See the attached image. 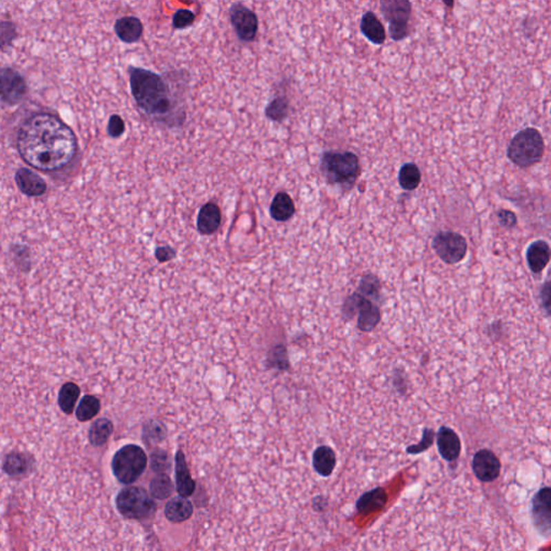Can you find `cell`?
<instances>
[{
    "mask_svg": "<svg viewBox=\"0 0 551 551\" xmlns=\"http://www.w3.org/2000/svg\"><path fill=\"white\" fill-rule=\"evenodd\" d=\"M361 32L364 34V37L368 38L372 43L376 46H381L385 43L387 39L385 26L380 22L377 15L372 11L363 14L360 24Z\"/></svg>",
    "mask_w": 551,
    "mask_h": 551,
    "instance_id": "ffe728a7",
    "label": "cell"
},
{
    "mask_svg": "<svg viewBox=\"0 0 551 551\" xmlns=\"http://www.w3.org/2000/svg\"><path fill=\"white\" fill-rule=\"evenodd\" d=\"M265 115L268 120L282 122L289 115V101L284 97H276L265 108Z\"/></svg>",
    "mask_w": 551,
    "mask_h": 551,
    "instance_id": "4dcf8cb0",
    "label": "cell"
},
{
    "mask_svg": "<svg viewBox=\"0 0 551 551\" xmlns=\"http://www.w3.org/2000/svg\"><path fill=\"white\" fill-rule=\"evenodd\" d=\"M15 182L21 192L28 197H40L47 190V183L41 177L28 168L17 170Z\"/></svg>",
    "mask_w": 551,
    "mask_h": 551,
    "instance_id": "9a60e30c",
    "label": "cell"
},
{
    "mask_svg": "<svg viewBox=\"0 0 551 551\" xmlns=\"http://www.w3.org/2000/svg\"><path fill=\"white\" fill-rule=\"evenodd\" d=\"M437 448L441 458L449 462L456 461L461 453V441L458 434L448 426H441L437 432Z\"/></svg>",
    "mask_w": 551,
    "mask_h": 551,
    "instance_id": "5bb4252c",
    "label": "cell"
},
{
    "mask_svg": "<svg viewBox=\"0 0 551 551\" xmlns=\"http://www.w3.org/2000/svg\"><path fill=\"white\" fill-rule=\"evenodd\" d=\"M497 217L501 226L504 228H512L517 226V216L512 211L508 210V209H500L497 212Z\"/></svg>",
    "mask_w": 551,
    "mask_h": 551,
    "instance_id": "74e56055",
    "label": "cell"
},
{
    "mask_svg": "<svg viewBox=\"0 0 551 551\" xmlns=\"http://www.w3.org/2000/svg\"><path fill=\"white\" fill-rule=\"evenodd\" d=\"M550 489L541 488L534 495L531 504L532 520L541 534L548 535L550 532Z\"/></svg>",
    "mask_w": 551,
    "mask_h": 551,
    "instance_id": "4fadbf2b",
    "label": "cell"
},
{
    "mask_svg": "<svg viewBox=\"0 0 551 551\" xmlns=\"http://www.w3.org/2000/svg\"><path fill=\"white\" fill-rule=\"evenodd\" d=\"M359 294L370 301H378L379 299L380 293V283L379 280L374 274H368L364 276L359 284L358 292Z\"/></svg>",
    "mask_w": 551,
    "mask_h": 551,
    "instance_id": "1f68e13d",
    "label": "cell"
},
{
    "mask_svg": "<svg viewBox=\"0 0 551 551\" xmlns=\"http://www.w3.org/2000/svg\"><path fill=\"white\" fill-rule=\"evenodd\" d=\"M506 154L510 162L520 168L534 166L544 157V137L537 128H524L510 140Z\"/></svg>",
    "mask_w": 551,
    "mask_h": 551,
    "instance_id": "277c9868",
    "label": "cell"
},
{
    "mask_svg": "<svg viewBox=\"0 0 551 551\" xmlns=\"http://www.w3.org/2000/svg\"><path fill=\"white\" fill-rule=\"evenodd\" d=\"M343 312L349 319L358 312V328L362 332L372 331L379 323L380 310L378 306L359 293H354L345 299Z\"/></svg>",
    "mask_w": 551,
    "mask_h": 551,
    "instance_id": "ba28073f",
    "label": "cell"
},
{
    "mask_svg": "<svg viewBox=\"0 0 551 551\" xmlns=\"http://www.w3.org/2000/svg\"><path fill=\"white\" fill-rule=\"evenodd\" d=\"M79 397H80V388L76 383H74V382L65 383L61 387L59 394V405L61 407V410L65 414H72Z\"/></svg>",
    "mask_w": 551,
    "mask_h": 551,
    "instance_id": "83f0119b",
    "label": "cell"
},
{
    "mask_svg": "<svg viewBox=\"0 0 551 551\" xmlns=\"http://www.w3.org/2000/svg\"><path fill=\"white\" fill-rule=\"evenodd\" d=\"M380 11L389 23V34L394 41H402L410 34L412 5L408 0H381Z\"/></svg>",
    "mask_w": 551,
    "mask_h": 551,
    "instance_id": "52a82bcc",
    "label": "cell"
},
{
    "mask_svg": "<svg viewBox=\"0 0 551 551\" xmlns=\"http://www.w3.org/2000/svg\"><path fill=\"white\" fill-rule=\"evenodd\" d=\"M388 494L383 489H374L363 494L357 503V508L362 514H370L378 512L385 508L387 504Z\"/></svg>",
    "mask_w": 551,
    "mask_h": 551,
    "instance_id": "603a6c76",
    "label": "cell"
},
{
    "mask_svg": "<svg viewBox=\"0 0 551 551\" xmlns=\"http://www.w3.org/2000/svg\"><path fill=\"white\" fill-rule=\"evenodd\" d=\"M176 487L180 497H189L195 491V481L192 478L189 468L186 465V457L181 450L176 453Z\"/></svg>",
    "mask_w": 551,
    "mask_h": 551,
    "instance_id": "ac0fdd59",
    "label": "cell"
},
{
    "mask_svg": "<svg viewBox=\"0 0 551 551\" xmlns=\"http://www.w3.org/2000/svg\"><path fill=\"white\" fill-rule=\"evenodd\" d=\"M17 37V28L11 22L0 23V50H7Z\"/></svg>",
    "mask_w": 551,
    "mask_h": 551,
    "instance_id": "e575fe53",
    "label": "cell"
},
{
    "mask_svg": "<svg viewBox=\"0 0 551 551\" xmlns=\"http://www.w3.org/2000/svg\"><path fill=\"white\" fill-rule=\"evenodd\" d=\"M335 451L328 446H320L314 450L312 457V465L320 476L328 477L333 474L336 468Z\"/></svg>",
    "mask_w": 551,
    "mask_h": 551,
    "instance_id": "7402d4cb",
    "label": "cell"
},
{
    "mask_svg": "<svg viewBox=\"0 0 551 551\" xmlns=\"http://www.w3.org/2000/svg\"><path fill=\"white\" fill-rule=\"evenodd\" d=\"M550 261V247L545 241H537L529 246L527 250V262L530 270L534 274H541Z\"/></svg>",
    "mask_w": 551,
    "mask_h": 551,
    "instance_id": "d6986e66",
    "label": "cell"
},
{
    "mask_svg": "<svg viewBox=\"0 0 551 551\" xmlns=\"http://www.w3.org/2000/svg\"><path fill=\"white\" fill-rule=\"evenodd\" d=\"M174 485L166 474H159L150 483V492L157 500H166L172 495Z\"/></svg>",
    "mask_w": 551,
    "mask_h": 551,
    "instance_id": "f1b7e54d",
    "label": "cell"
},
{
    "mask_svg": "<svg viewBox=\"0 0 551 551\" xmlns=\"http://www.w3.org/2000/svg\"><path fill=\"white\" fill-rule=\"evenodd\" d=\"M114 32L124 43H135L143 34V25L138 17H121L115 22Z\"/></svg>",
    "mask_w": 551,
    "mask_h": 551,
    "instance_id": "e0dca14e",
    "label": "cell"
},
{
    "mask_svg": "<svg viewBox=\"0 0 551 551\" xmlns=\"http://www.w3.org/2000/svg\"><path fill=\"white\" fill-rule=\"evenodd\" d=\"M195 21V14L189 9L177 10L172 17V26L176 30H186L190 28Z\"/></svg>",
    "mask_w": 551,
    "mask_h": 551,
    "instance_id": "836d02e7",
    "label": "cell"
},
{
    "mask_svg": "<svg viewBox=\"0 0 551 551\" xmlns=\"http://www.w3.org/2000/svg\"><path fill=\"white\" fill-rule=\"evenodd\" d=\"M112 432V422L110 420L103 418V419L94 422L93 425L90 429V432H88V439H90L93 446H103V443H107Z\"/></svg>",
    "mask_w": 551,
    "mask_h": 551,
    "instance_id": "4316f807",
    "label": "cell"
},
{
    "mask_svg": "<svg viewBox=\"0 0 551 551\" xmlns=\"http://www.w3.org/2000/svg\"><path fill=\"white\" fill-rule=\"evenodd\" d=\"M155 257H157L159 262H167V261L172 260L176 257V251L172 248L167 247V246L159 247L155 251Z\"/></svg>",
    "mask_w": 551,
    "mask_h": 551,
    "instance_id": "ab89813d",
    "label": "cell"
},
{
    "mask_svg": "<svg viewBox=\"0 0 551 551\" xmlns=\"http://www.w3.org/2000/svg\"><path fill=\"white\" fill-rule=\"evenodd\" d=\"M117 508L128 519H145L155 512L157 504L145 489L128 487L117 497Z\"/></svg>",
    "mask_w": 551,
    "mask_h": 551,
    "instance_id": "8992f818",
    "label": "cell"
},
{
    "mask_svg": "<svg viewBox=\"0 0 551 551\" xmlns=\"http://www.w3.org/2000/svg\"><path fill=\"white\" fill-rule=\"evenodd\" d=\"M24 78L12 68H0V101L9 105L20 103L26 95Z\"/></svg>",
    "mask_w": 551,
    "mask_h": 551,
    "instance_id": "8fae6325",
    "label": "cell"
},
{
    "mask_svg": "<svg viewBox=\"0 0 551 551\" xmlns=\"http://www.w3.org/2000/svg\"><path fill=\"white\" fill-rule=\"evenodd\" d=\"M432 247L439 259L447 264L460 263L468 252L465 238L451 230H443L437 233L433 238Z\"/></svg>",
    "mask_w": 551,
    "mask_h": 551,
    "instance_id": "9c48e42d",
    "label": "cell"
},
{
    "mask_svg": "<svg viewBox=\"0 0 551 551\" xmlns=\"http://www.w3.org/2000/svg\"><path fill=\"white\" fill-rule=\"evenodd\" d=\"M434 432L432 430L425 429L424 430L423 441H420L419 445H417V446L410 447V448L407 449V451L410 453L422 452V451L432 446Z\"/></svg>",
    "mask_w": 551,
    "mask_h": 551,
    "instance_id": "f35d334b",
    "label": "cell"
},
{
    "mask_svg": "<svg viewBox=\"0 0 551 551\" xmlns=\"http://www.w3.org/2000/svg\"><path fill=\"white\" fill-rule=\"evenodd\" d=\"M101 410V402L93 395H86L81 399L77 410L76 416L79 421L86 422L93 419Z\"/></svg>",
    "mask_w": 551,
    "mask_h": 551,
    "instance_id": "f546056e",
    "label": "cell"
},
{
    "mask_svg": "<svg viewBox=\"0 0 551 551\" xmlns=\"http://www.w3.org/2000/svg\"><path fill=\"white\" fill-rule=\"evenodd\" d=\"M166 428L161 422L157 421H150L149 423L146 424L145 430H143L146 441H151V443L163 441L166 437Z\"/></svg>",
    "mask_w": 551,
    "mask_h": 551,
    "instance_id": "d6a6232c",
    "label": "cell"
},
{
    "mask_svg": "<svg viewBox=\"0 0 551 551\" xmlns=\"http://www.w3.org/2000/svg\"><path fill=\"white\" fill-rule=\"evenodd\" d=\"M17 151L25 163L42 172H57L68 166L78 151L76 135L57 115L39 112L21 124Z\"/></svg>",
    "mask_w": 551,
    "mask_h": 551,
    "instance_id": "6da1fadb",
    "label": "cell"
},
{
    "mask_svg": "<svg viewBox=\"0 0 551 551\" xmlns=\"http://www.w3.org/2000/svg\"><path fill=\"white\" fill-rule=\"evenodd\" d=\"M147 464V454L141 447L128 445L121 448L113 457V474L121 483L130 485L142 475Z\"/></svg>",
    "mask_w": 551,
    "mask_h": 551,
    "instance_id": "5b68a950",
    "label": "cell"
},
{
    "mask_svg": "<svg viewBox=\"0 0 551 551\" xmlns=\"http://www.w3.org/2000/svg\"><path fill=\"white\" fill-rule=\"evenodd\" d=\"M128 74L130 92L142 112L167 126L183 123L178 119L176 101L163 77L148 69L132 66L128 68Z\"/></svg>",
    "mask_w": 551,
    "mask_h": 551,
    "instance_id": "7a4b0ae2",
    "label": "cell"
},
{
    "mask_svg": "<svg viewBox=\"0 0 551 551\" xmlns=\"http://www.w3.org/2000/svg\"><path fill=\"white\" fill-rule=\"evenodd\" d=\"M221 221H222V213L220 207L216 203L209 201L199 210L197 216V230L203 235H211L219 230Z\"/></svg>",
    "mask_w": 551,
    "mask_h": 551,
    "instance_id": "2e32d148",
    "label": "cell"
},
{
    "mask_svg": "<svg viewBox=\"0 0 551 551\" xmlns=\"http://www.w3.org/2000/svg\"><path fill=\"white\" fill-rule=\"evenodd\" d=\"M151 468L157 473H164L170 470V460L168 453L163 450H157L151 456Z\"/></svg>",
    "mask_w": 551,
    "mask_h": 551,
    "instance_id": "d590c367",
    "label": "cell"
},
{
    "mask_svg": "<svg viewBox=\"0 0 551 551\" xmlns=\"http://www.w3.org/2000/svg\"><path fill=\"white\" fill-rule=\"evenodd\" d=\"M228 14L237 37L243 42L253 41L259 30L257 15L241 3H234L230 8Z\"/></svg>",
    "mask_w": 551,
    "mask_h": 551,
    "instance_id": "30bf717a",
    "label": "cell"
},
{
    "mask_svg": "<svg viewBox=\"0 0 551 551\" xmlns=\"http://www.w3.org/2000/svg\"><path fill=\"white\" fill-rule=\"evenodd\" d=\"M472 468L479 481L491 483L500 476L501 462L493 451L481 449L475 453L472 461Z\"/></svg>",
    "mask_w": 551,
    "mask_h": 551,
    "instance_id": "7c38bea8",
    "label": "cell"
},
{
    "mask_svg": "<svg viewBox=\"0 0 551 551\" xmlns=\"http://www.w3.org/2000/svg\"><path fill=\"white\" fill-rule=\"evenodd\" d=\"M107 132H108V135L112 138L121 137L126 132V123L120 115H111L108 126H107Z\"/></svg>",
    "mask_w": 551,
    "mask_h": 551,
    "instance_id": "8d00e7d4",
    "label": "cell"
},
{
    "mask_svg": "<svg viewBox=\"0 0 551 551\" xmlns=\"http://www.w3.org/2000/svg\"><path fill=\"white\" fill-rule=\"evenodd\" d=\"M421 170L414 163H406L399 172V183L407 192L414 191L421 183Z\"/></svg>",
    "mask_w": 551,
    "mask_h": 551,
    "instance_id": "484cf974",
    "label": "cell"
},
{
    "mask_svg": "<svg viewBox=\"0 0 551 551\" xmlns=\"http://www.w3.org/2000/svg\"><path fill=\"white\" fill-rule=\"evenodd\" d=\"M270 217L277 222H285L294 216V201L285 192H279L274 195L270 208Z\"/></svg>",
    "mask_w": 551,
    "mask_h": 551,
    "instance_id": "44dd1931",
    "label": "cell"
},
{
    "mask_svg": "<svg viewBox=\"0 0 551 551\" xmlns=\"http://www.w3.org/2000/svg\"><path fill=\"white\" fill-rule=\"evenodd\" d=\"M320 170L328 183L349 191L360 177V159L350 151H326L322 154Z\"/></svg>",
    "mask_w": 551,
    "mask_h": 551,
    "instance_id": "3957f363",
    "label": "cell"
},
{
    "mask_svg": "<svg viewBox=\"0 0 551 551\" xmlns=\"http://www.w3.org/2000/svg\"><path fill=\"white\" fill-rule=\"evenodd\" d=\"M193 514V505L184 497L172 499L167 503L165 508V516L172 522H183L189 519Z\"/></svg>",
    "mask_w": 551,
    "mask_h": 551,
    "instance_id": "cb8c5ba5",
    "label": "cell"
},
{
    "mask_svg": "<svg viewBox=\"0 0 551 551\" xmlns=\"http://www.w3.org/2000/svg\"><path fill=\"white\" fill-rule=\"evenodd\" d=\"M3 470L11 477H21L28 473L30 468V459L22 452H11L3 461Z\"/></svg>",
    "mask_w": 551,
    "mask_h": 551,
    "instance_id": "d4e9b609",
    "label": "cell"
}]
</instances>
